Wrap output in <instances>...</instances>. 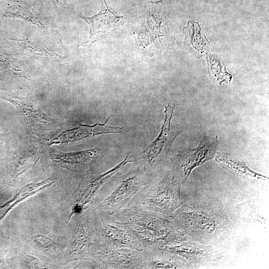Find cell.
Returning <instances> with one entry per match:
<instances>
[{"label": "cell", "mask_w": 269, "mask_h": 269, "mask_svg": "<svg viewBox=\"0 0 269 269\" xmlns=\"http://www.w3.org/2000/svg\"><path fill=\"white\" fill-rule=\"evenodd\" d=\"M180 182L171 169L160 180L151 182L142 188L129 205L137 206L167 217L179 205Z\"/></svg>", "instance_id": "1"}, {"label": "cell", "mask_w": 269, "mask_h": 269, "mask_svg": "<svg viewBox=\"0 0 269 269\" xmlns=\"http://www.w3.org/2000/svg\"><path fill=\"white\" fill-rule=\"evenodd\" d=\"M150 182V176L137 165L119 178L113 190L96 210L112 215L127 207L134 196Z\"/></svg>", "instance_id": "2"}, {"label": "cell", "mask_w": 269, "mask_h": 269, "mask_svg": "<svg viewBox=\"0 0 269 269\" xmlns=\"http://www.w3.org/2000/svg\"><path fill=\"white\" fill-rule=\"evenodd\" d=\"M111 216L120 222L134 224L148 230L159 240L160 246L178 241L180 238L179 232L173 222L137 206L130 205Z\"/></svg>", "instance_id": "3"}, {"label": "cell", "mask_w": 269, "mask_h": 269, "mask_svg": "<svg viewBox=\"0 0 269 269\" xmlns=\"http://www.w3.org/2000/svg\"><path fill=\"white\" fill-rule=\"evenodd\" d=\"M175 106L168 104L165 107V119L158 135L143 151L139 156L140 165L150 177L152 171L165 159L172 144L180 132L171 127Z\"/></svg>", "instance_id": "4"}, {"label": "cell", "mask_w": 269, "mask_h": 269, "mask_svg": "<svg viewBox=\"0 0 269 269\" xmlns=\"http://www.w3.org/2000/svg\"><path fill=\"white\" fill-rule=\"evenodd\" d=\"M218 145L217 135H206L201 138L195 148L179 151L171 159V169L180 181H185L194 167L212 159Z\"/></svg>", "instance_id": "5"}, {"label": "cell", "mask_w": 269, "mask_h": 269, "mask_svg": "<svg viewBox=\"0 0 269 269\" xmlns=\"http://www.w3.org/2000/svg\"><path fill=\"white\" fill-rule=\"evenodd\" d=\"M96 215L101 245L142 251L139 240L124 223L98 211Z\"/></svg>", "instance_id": "6"}, {"label": "cell", "mask_w": 269, "mask_h": 269, "mask_svg": "<svg viewBox=\"0 0 269 269\" xmlns=\"http://www.w3.org/2000/svg\"><path fill=\"white\" fill-rule=\"evenodd\" d=\"M95 259L102 269H143L141 251L101 245Z\"/></svg>", "instance_id": "7"}, {"label": "cell", "mask_w": 269, "mask_h": 269, "mask_svg": "<svg viewBox=\"0 0 269 269\" xmlns=\"http://www.w3.org/2000/svg\"><path fill=\"white\" fill-rule=\"evenodd\" d=\"M100 1L101 8L98 14L91 17L79 15L90 26L89 38L82 44H91L96 41L106 38L123 22L124 16L121 9L113 8L105 0Z\"/></svg>", "instance_id": "8"}, {"label": "cell", "mask_w": 269, "mask_h": 269, "mask_svg": "<svg viewBox=\"0 0 269 269\" xmlns=\"http://www.w3.org/2000/svg\"><path fill=\"white\" fill-rule=\"evenodd\" d=\"M135 161L134 155L128 154L124 159L114 167L102 174L95 175L80 189L73 213H79L92 200L93 197L115 174L125 166Z\"/></svg>", "instance_id": "9"}, {"label": "cell", "mask_w": 269, "mask_h": 269, "mask_svg": "<svg viewBox=\"0 0 269 269\" xmlns=\"http://www.w3.org/2000/svg\"><path fill=\"white\" fill-rule=\"evenodd\" d=\"M112 116L104 123H96L93 125L80 124L78 127L64 132L56 139L57 142L79 141L85 138L107 134H124L123 127L110 126L107 124Z\"/></svg>", "instance_id": "10"}, {"label": "cell", "mask_w": 269, "mask_h": 269, "mask_svg": "<svg viewBox=\"0 0 269 269\" xmlns=\"http://www.w3.org/2000/svg\"><path fill=\"white\" fill-rule=\"evenodd\" d=\"M143 269H175L182 267L177 255L166 250L154 247L142 250Z\"/></svg>", "instance_id": "11"}, {"label": "cell", "mask_w": 269, "mask_h": 269, "mask_svg": "<svg viewBox=\"0 0 269 269\" xmlns=\"http://www.w3.org/2000/svg\"><path fill=\"white\" fill-rule=\"evenodd\" d=\"M2 98L12 103L22 113L30 116L38 122L46 123L52 120L37 106L26 98L11 95H4Z\"/></svg>", "instance_id": "12"}, {"label": "cell", "mask_w": 269, "mask_h": 269, "mask_svg": "<svg viewBox=\"0 0 269 269\" xmlns=\"http://www.w3.org/2000/svg\"><path fill=\"white\" fill-rule=\"evenodd\" d=\"M3 37L8 44L17 49H22L23 51L31 54L46 57L60 56L30 40L9 35H4Z\"/></svg>", "instance_id": "13"}, {"label": "cell", "mask_w": 269, "mask_h": 269, "mask_svg": "<svg viewBox=\"0 0 269 269\" xmlns=\"http://www.w3.org/2000/svg\"><path fill=\"white\" fill-rule=\"evenodd\" d=\"M216 159L225 167L248 179H259L265 177L251 170L245 163L232 159L224 153L219 154Z\"/></svg>", "instance_id": "14"}, {"label": "cell", "mask_w": 269, "mask_h": 269, "mask_svg": "<svg viewBox=\"0 0 269 269\" xmlns=\"http://www.w3.org/2000/svg\"><path fill=\"white\" fill-rule=\"evenodd\" d=\"M135 236L142 246V250L154 247H159L161 242L157 237L148 230L132 223H124Z\"/></svg>", "instance_id": "15"}, {"label": "cell", "mask_w": 269, "mask_h": 269, "mask_svg": "<svg viewBox=\"0 0 269 269\" xmlns=\"http://www.w3.org/2000/svg\"><path fill=\"white\" fill-rule=\"evenodd\" d=\"M0 67L13 77L26 78V74L20 67L18 60L0 49Z\"/></svg>", "instance_id": "16"}, {"label": "cell", "mask_w": 269, "mask_h": 269, "mask_svg": "<svg viewBox=\"0 0 269 269\" xmlns=\"http://www.w3.org/2000/svg\"><path fill=\"white\" fill-rule=\"evenodd\" d=\"M5 15L9 17L21 18L36 25L40 23L39 19L30 11L19 4H12L7 6L5 9Z\"/></svg>", "instance_id": "17"}, {"label": "cell", "mask_w": 269, "mask_h": 269, "mask_svg": "<svg viewBox=\"0 0 269 269\" xmlns=\"http://www.w3.org/2000/svg\"><path fill=\"white\" fill-rule=\"evenodd\" d=\"M56 1L58 4H59L60 5H65L66 3V0H54Z\"/></svg>", "instance_id": "18"}]
</instances>
